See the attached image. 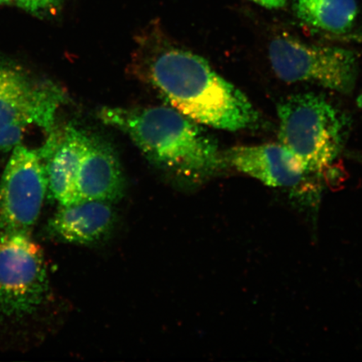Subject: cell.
I'll return each instance as SVG.
<instances>
[{"label": "cell", "instance_id": "obj_4", "mask_svg": "<svg viewBox=\"0 0 362 362\" xmlns=\"http://www.w3.org/2000/svg\"><path fill=\"white\" fill-rule=\"evenodd\" d=\"M64 99L53 83L35 81L21 68L0 63V149L16 147L31 125L55 133L57 112Z\"/></svg>", "mask_w": 362, "mask_h": 362}, {"label": "cell", "instance_id": "obj_15", "mask_svg": "<svg viewBox=\"0 0 362 362\" xmlns=\"http://www.w3.org/2000/svg\"><path fill=\"white\" fill-rule=\"evenodd\" d=\"M12 2V0H0V4H10Z\"/></svg>", "mask_w": 362, "mask_h": 362}, {"label": "cell", "instance_id": "obj_13", "mask_svg": "<svg viewBox=\"0 0 362 362\" xmlns=\"http://www.w3.org/2000/svg\"><path fill=\"white\" fill-rule=\"evenodd\" d=\"M13 1L18 6L35 15L51 11L60 3V0H13Z\"/></svg>", "mask_w": 362, "mask_h": 362}, {"label": "cell", "instance_id": "obj_12", "mask_svg": "<svg viewBox=\"0 0 362 362\" xmlns=\"http://www.w3.org/2000/svg\"><path fill=\"white\" fill-rule=\"evenodd\" d=\"M294 11L305 24L329 33H347L356 19V0H294Z\"/></svg>", "mask_w": 362, "mask_h": 362}, {"label": "cell", "instance_id": "obj_6", "mask_svg": "<svg viewBox=\"0 0 362 362\" xmlns=\"http://www.w3.org/2000/svg\"><path fill=\"white\" fill-rule=\"evenodd\" d=\"M49 289L42 249L30 234H0V315L13 319L33 314Z\"/></svg>", "mask_w": 362, "mask_h": 362}, {"label": "cell", "instance_id": "obj_14", "mask_svg": "<svg viewBox=\"0 0 362 362\" xmlns=\"http://www.w3.org/2000/svg\"><path fill=\"white\" fill-rule=\"evenodd\" d=\"M251 1L269 10H278L286 6L288 0H251Z\"/></svg>", "mask_w": 362, "mask_h": 362}, {"label": "cell", "instance_id": "obj_2", "mask_svg": "<svg viewBox=\"0 0 362 362\" xmlns=\"http://www.w3.org/2000/svg\"><path fill=\"white\" fill-rule=\"evenodd\" d=\"M99 116L129 136L153 165L181 180L198 182L226 165L214 137L173 107H103Z\"/></svg>", "mask_w": 362, "mask_h": 362}, {"label": "cell", "instance_id": "obj_8", "mask_svg": "<svg viewBox=\"0 0 362 362\" xmlns=\"http://www.w3.org/2000/svg\"><path fill=\"white\" fill-rule=\"evenodd\" d=\"M226 165L271 187H293L307 175L305 166L282 144L233 147L223 153Z\"/></svg>", "mask_w": 362, "mask_h": 362}, {"label": "cell", "instance_id": "obj_11", "mask_svg": "<svg viewBox=\"0 0 362 362\" xmlns=\"http://www.w3.org/2000/svg\"><path fill=\"white\" fill-rule=\"evenodd\" d=\"M90 134L74 125L58 135L47 161L48 188L61 206L76 202V180Z\"/></svg>", "mask_w": 362, "mask_h": 362}, {"label": "cell", "instance_id": "obj_1", "mask_svg": "<svg viewBox=\"0 0 362 362\" xmlns=\"http://www.w3.org/2000/svg\"><path fill=\"white\" fill-rule=\"evenodd\" d=\"M134 74L171 107L211 128H250L259 113L246 95L216 74L205 59L170 42L155 29L140 40Z\"/></svg>", "mask_w": 362, "mask_h": 362}, {"label": "cell", "instance_id": "obj_3", "mask_svg": "<svg viewBox=\"0 0 362 362\" xmlns=\"http://www.w3.org/2000/svg\"><path fill=\"white\" fill-rule=\"evenodd\" d=\"M280 144L291 151L307 171L320 172L341 153L344 125L327 99L315 93L292 95L277 107Z\"/></svg>", "mask_w": 362, "mask_h": 362}, {"label": "cell", "instance_id": "obj_10", "mask_svg": "<svg viewBox=\"0 0 362 362\" xmlns=\"http://www.w3.org/2000/svg\"><path fill=\"white\" fill-rule=\"evenodd\" d=\"M117 224L112 203L84 200L61 206L49 221L48 230L62 242L90 246L105 242Z\"/></svg>", "mask_w": 362, "mask_h": 362}, {"label": "cell", "instance_id": "obj_5", "mask_svg": "<svg viewBox=\"0 0 362 362\" xmlns=\"http://www.w3.org/2000/svg\"><path fill=\"white\" fill-rule=\"evenodd\" d=\"M269 59L275 74L287 83H313L341 94L355 88L358 64L350 49L279 37L269 45Z\"/></svg>", "mask_w": 362, "mask_h": 362}, {"label": "cell", "instance_id": "obj_9", "mask_svg": "<svg viewBox=\"0 0 362 362\" xmlns=\"http://www.w3.org/2000/svg\"><path fill=\"white\" fill-rule=\"evenodd\" d=\"M125 179L115 149L90 134L76 180V202L99 201L115 204L125 194Z\"/></svg>", "mask_w": 362, "mask_h": 362}, {"label": "cell", "instance_id": "obj_7", "mask_svg": "<svg viewBox=\"0 0 362 362\" xmlns=\"http://www.w3.org/2000/svg\"><path fill=\"white\" fill-rule=\"evenodd\" d=\"M45 148L17 144L0 182V234H30L37 223L48 188Z\"/></svg>", "mask_w": 362, "mask_h": 362}]
</instances>
